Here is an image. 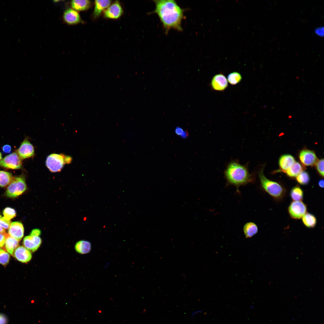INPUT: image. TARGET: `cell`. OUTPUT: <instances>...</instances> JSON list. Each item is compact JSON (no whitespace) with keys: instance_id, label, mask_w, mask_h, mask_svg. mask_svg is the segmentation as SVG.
<instances>
[{"instance_id":"1","label":"cell","mask_w":324,"mask_h":324,"mask_svg":"<svg viewBox=\"0 0 324 324\" xmlns=\"http://www.w3.org/2000/svg\"><path fill=\"white\" fill-rule=\"evenodd\" d=\"M154 1L155 7L153 12L158 16L166 33L171 29L182 31L181 23L184 10L174 0Z\"/></svg>"},{"instance_id":"2","label":"cell","mask_w":324,"mask_h":324,"mask_svg":"<svg viewBox=\"0 0 324 324\" xmlns=\"http://www.w3.org/2000/svg\"><path fill=\"white\" fill-rule=\"evenodd\" d=\"M228 184L238 188L241 186L254 182V175L250 173L247 164L242 165L238 161L234 160L228 164L224 172Z\"/></svg>"},{"instance_id":"3","label":"cell","mask_w":324,"mask_h":324,"mask_svg":"<svg viewBox=\"0 0 324 324\" xmlns=\"http://www.w3.org/2000/svg\"><path fill=\"white\" fill-rule=\"evenodd\" d=\"M264 167L259 171V176L261 186L272 197L280 199L284 195L285 190L278 183L269 180L264 175Z\"/></svg>"},{"instance_id":"4","label":"cell","mask_w":324,"mask_h":324,"mask_svg":"<svg viewBox=\"0 0 324 324\" xmlns=\"http://www.w3.org/2000/svg\"><path fill=\"white\" fill-rule=\"evenodd\" d=\"M71 158L63 154H53L49 155L46 161V165L52 172H60L66 164H69Z\"/></svg>"},{"instance_id":"5","label":"cell","mask_w":324,"mask_h":324,"mask_svg":"<svg viewBox=\"0 0 324 324\" xmlns=\"http://www.w3.org/2000/svg\"><path fill=\"white\" fill-rule=\"evenodd\" d=\"M26 188L25 180L23 176L14 177L7 187L6 194L9 197H15L22 194Z\"/></svg>"},{"instance_id":"6","label":"cell","mask_w":324,"mask_h":324,"mask_svg":"<svg viewBox=\"0 0 324 324\" xmlns=\"http://www.w3.org/2000/svg\"><path fill=\"white\" fill-rule=\"evenodd\" d=\"M22 164L21 159L15 152L7 155L0 161V166L9 169H20Z\"/></svg>"},{"instance_id":"7","label":"cell","mask_w":324,"mask_h":324,"mask_svg":"<svg viewBox=\"0 0 324 324\" xmlns=\"http://www.w3.org/2000/svg\"><path fill=\"white\" fill-rule=\"evenodd\" d=\"M306 205L302 201H294L291 202L288 210L291 217L295 219H301L306 213Z\"/></svg>"},{"instance_id":"8","label":"cell","mask_w":324,"mask_h":324,"mask_svg":"<svg viewBox=\"0 0 324 324\" xmlns=\"http://www.w3.org/2000/svg\"><path fill=\"white\" fill-rule=\"evenodd\" d=\"M34 149L32 145L27 139L22 142L17 150V153L21 159H25L34 155Z\"/></svg>"},{"instance_id":"9","label":"cell","mask_w":324,"mask_h":324,"mask_svg":"<svg viewBox=\"0 0 324 324\" xmlns=\"http://www.w3.org/2000/svg\"><path fill=\"white\" fill-rule=\"evenodd\" d=\"M299 158L302 164L305 166H313L317 160L315 152L308 149L301 151L299 153Z\"/></svg>"},{"instance_id":"10","label":"cell","mask_w":324,"mask_h":324,"mask_svg":"<svg viewBox=\"0 0 324 324\" xmlns=\"http://www.w3.org/2000/svg\"><path fill=\"white\" fill-rule=\"evenodd\" d=\"M41 243V239L39 236L32 235L26 236L23 242L24 247L32 252L38 250Z\"/></svg>"},{"instance_id":"11","label":"cell","mask_w":324,"mask_h":324,"mask_svg":"<svg viewBox=\"0 0 324 324\" xmlns=\"http://www.w3.org/2000/svg\"><path fill=\"white\" fill-rule=\"evenodd\" d=\"M212 88L216 91H222L228 86L227 79L223 74H220L214 75L212 78L211 82Z\"/></svg>"},{"instance_id":"12","label":"cell","mask_w":324,"mask_h":324,"mask_svg":"<svg viewBox=\"0 0 324 324\" xmlns=\"http://www.w3.org/2000/svg\"><path fill=\"white\" fill-rule=\"evenodd\" d=\"M24 230L22 224L16 221L11 223L8 231V235L19 241L23 237Z\"/></svg>"},{"instance_id":"13","label":"cell","mask_w":324,"mask_h":324,"mask_svg":"<svg viewBox=\"0 0 324 324\" xmlns=\"http://www.w3.org/2000/svg\"><path fill=\"white\" fill-rule=\"evenodd\" d=\"M122 13V7L119 2L117 1L108 7L104 12V16L106 18L116 19L120 17Z\"/></svg>"},{"instance_id":"14","label":"cell","mask_w":324,"mask_h":324,"mask_svg":"<svg viewBox=\"0 0 324 324\" xmlns=\"http://www.w3.org/2000/svg\"><path fill=\"white\" fill-rule=\"evenodd\" d=\"M63 18L65 22L69 25L76 24L80 23L81 21L79 13L71 8H69L64 11Z\"/></svg>"},{"instance_id":"15","label":"cell","mask_w":324,"mask_h":324,"mask_svg":"<svg viewBox=\"0 0 324 324\" xmlns=\"http://www.w3.org/2000/svg\"><path fill=\"white\" fill-rule=\"evenodd\" d=\"M14 255L18 261L23 263L29 262L32 258L30 251L22 246L18 247L16 249Z\"/></svg>"},{"instance_id":"16","label":"cell","mask_w":324,"mask_h":324,"mask_svg":"<svg viewBox=\"0 0 324 324\" xmlns=\"http://www.w3.org/2000/svg\"><path fill=\"white\" fill-rule=\"evenodd\" d=\"M295 161L294 158L292 155L289 154H285L280 158L279 164L282 171L285 172Z\"/></svg>"},{"instance_id":"17","label":"cell","mask_w":324,"mask_h":324,"mask_svg":"<svg viewBox=\"0 0 324 324\" xmlns=\"http://www.w3.org/2000/svg\"><path fill=\"white\" fill-rule=\"evenodd\" d=\"M19 241L8 234L4 245L5 249L8 253L13 256L14 251L18 247Z\"/></svg>"},{"instance_id":"18","label":"cell","mask_w":324,"mask_h":324,"mask_svg":"<svg viewBox=\"0 0 324 324\" xmlns=\"http://www.w3.org/2000/svg\"><path fill=\"white\" fill-rule=\"evenodd\" d=\"M111 2V1L109 0H95L93 13L94 17L96 18L98 17L103 10L110 6Z\"/></svg>"},{"instance_id":"19","label":"cell","mask_w":324,"mask_h":324,"mask_svg":"<svg viewBox=\"0 0 324 324\" xmlns=\"http://www.w3.org/2000/svg\"><path fill=\"white\" fill-rule=\"evenodd\" d=\"M75 248L77 252L80 254H86L91 251V245L90 243L88 241L81 240L76 243Z\"/></svg>"},{"instance_id":"20","label":"cell","mask_w":324,"mask_h":324,"mask_svg":"<svg viewBox=\"0 0 324 324\" xmlns=\"http://www.w3.org/2000/svg\"><path fill=\"white\" fill-rule=\"evenodd\" d=\"M258 231L257 225L253 222L246 223L243 227L244 234L246 238L252 237L257 233Z\"/></svg>"},{"instance_id":"21","label":"cell","mask_w":324,"mask_h":324,"mask_svg":"<svg viewBox=\"0 0 324 324\" xmlns=\"http://www.w3.org/2000/svg\"><path fill=\"white\" fill-rule=\"evenodd\" d=\"M70 3L74 9L81 11L88 9L90 6L91 2L87 0H74L71 1Z\"/></svg>"},{"instance_id":"22","label":"cell","mask_w":324,"mask_h":324,"mask_svg":"<svg viewBox=\"0 0 324 324\" xmlns=\"http://www.w3.org/2000/svg\"><path fill=\"white\" fill-rule=\"evenodd\" d=\"M303 168L298 162L295 161L291 166L285 172L289 177H296L301 172L303 171Z\"/></svg>"},{"instance_id":"23","label":"cell","mask_w":324,"mask_h":324,"mask_svg":"<svg viewBox=\"0 0 324 324\" xmlns=\"http://www.w3.org/2000/svg\"><path fill=\"white\" fill-rule=\"evenodd\" d=\"M14 178L11 173L4 171H0V187H3L8 185Z\"/></svg>"},{"instance_id":"24","label":"cell","mask_w":324,"mask_h":324,"mask_svg":"<svg viewBox=\"0 0 324 324\" xmlns=\"http://www.w3.org/2000/svg\"><path fill=\"white\" fill-rule=\"evenodd\" d=\"M303 224L307 227L312 228L315 227L316 224V219L313 214L306 213L302 218Z\"/></svg>"},{"instance_id":"25","label":"cell","mask_w":324,"mask_h":324,"mask_svg":"<svg viewBox=\"0 0 324 324\" xmlns=\"http://www.w3.org/2000/svg\"><path fill=\"white\" fill-rule=\"evenodd\" d=\"M290 195L294 201H301L303 199L304 193L302 189L299 187L297 186L291 189Z\"/></svg>"},{"instance_id":"26","label":"cell","mask_w":324,"mask_h":324,"mask_svg":"<svg viewBox=\"0 0 324 324\" xmlns=\"http://www.w3.org/2000/svg\"><path fill=\"white\" fill-rule=\"evenodd\" d=\"M242 80V76L238 72H234L230 74L227 76V81L232 85L239 83Z\"/></svg>"},{"instance_id":"27","label":"cell","mask_w":324,"mask_h":324,"mask_svg":"<svg viewBox=\"0 0 324 324\" xmlns=\"http://www.w3.org/2000/svg\"><path fill=\"white\" fill-rule=\"evenodd\" d=\"M296 179L299 184L305 185L309 182L310 177L308 173L304 171H302L296 177Z\"/></svg>"},{"instance_id":"28","label":"cell","mask_w":324,"mask_h":324,"mask_svg":"<svg viewBox=\"0 0 324 324\" xmlns=\"http://www.w3.org/2000/svg\"><path fill=\"white\" fill-rule=\"evenodd\" d=\"M10 256L5 250L0 248V263L5 266L9 262Z\"/></svg>"},{"instance_id":"29","label":"cell","mask_w":324,"mask_h":324,"mask_svg":"<svg viewBox=\"0 0 324 324\" xmlns=\"http://www.w3.org/2000/svg\"><path fill=\"white\" fill-rule=\"evenodd\" d=\"M3 214L5 218L9 220L16 216V212L15 210L10 207L5 208L3 210Z\"/></svg>"},{"instance_id":"30","label":"cell","mask_w":324,"mask_h":324,"mask_svg":"<svg viewBox=\"0 0 324 324\" xmlns=\"http://www.w3.org/2000/svg\"><path fill=\"white\" fill-rule=\"evenodd\" d=\"M316 169L320 175L324 176V159H321L317 160L316 163Z\"/></svg>"},{"instance_id":"31","label":"cell","mask_w":324,"mask_h":324,"mask_svg":"<svg viewBox=\"0 0 324 324\" xmlns=\"http://www.w3.org/2000/svg\"><path fill=\"white\" fill-rule=\"evenodd\" d=\"M11 224L10 220L6 219L4 217L0 218V225L4 229H7L9 228Z\"/></svg>"},{"instance_id":"32","label":"cell","mask_w":324,"mask_h":324,"mask_svg":"<svg viewBox=\"0 0 324 324\" xmlns=\"http://www.w3.org/2000/svg\"><path fill=\"white\" fill-rule=\"evenodd\" d=\"M8 235L6 233H0V248L3 247L4 245Z\"/></svg>"},{"instance_id":"33","label":"cell","mask_w":324,"mask_h":324,"mask_svg":"<svg viewBox=\"0 0 324 324\" xmlns=\"http://www.w3.org/2000/svg\"><path fill=\"white\" fill-rule=\"evenodd\" d=\"M314 32L316 34L320 37H322L324 36V28L323 26H320L316 28L314 30Z\"/></svg>"},{"instance_id":"34","label":"cell","mask_w":324,"mask_h":324,"mask_svg":"<svg viewBox=\"0 0 324 324\" xmlns=\"http://www.w3.org/2000/svg\"><path fill=\"white\" fill-rule=\"evenodd\" d=\"M11 146L8 145H4L2 148V150L4 153H9L11 152Z\"/></svg>"},{"instance_id":"35","label":"cell","mask_w":324,"mask_h":324,"mask_svg":"<svg viewBox=\"0 0 324 324\" xmlns=\"http://www.w3.org/2000/svg\"><path fill=\"white\" fill-rule=\"evenodd\" d=\"M7 319L4 314H0V324H7Z\"/></svg>"},{"instance_id":"36","label":"cell","mask_w":324,"mask_h":324,"mask_svg":"<svg viewBox=\"0 0 324 324\" xmlns=\"http://www.w3.org/2000/svg\"><path fill=\"white\" fill-rule=\"evenodd\" d=\"M40 234L41 231L40 230L35 229L32 231L30 235L39 236Z\"/></svg>"},{"instance_id":"37","label":"cell","mask_w":324,"mask_h":324,"mask_svg":"<svg viewBox=\"0 0 324 324\" xmlns=\"http://www.w3.org/2000/svg\"><path fill=\"white\" fill-rule=\"evenodd\" d=\"M184 131L183 129L177 127L176 128L175 130V132L178 135L181 136L183 134Z\"/></svg>"},{"instance_id":"38","label":"cell","mask_w":324,"mask_h":324,"mask_svg":"<svg viewBox=\"0 0 324 324\" xmlns=\"http://www.w3.org/2000/svg\"><path fill=\"white\" fill-rule=\"evenodd\" d=\"M318 184L320 187L321 188H323L324 180L323 179H321L318 182Z\"/></svg>"},{"instance_id":"39","label":"cell","mask_w":324,"mask_h":324,"mask_svg":"<svg viewBox=\"0 0 324 324\" xmlns=\"http://www.w3.org/2000/svg\"><path fill=\"white\" fill-rule=\"evenodd\" d=\"M1 217V216L0 215V218ZM0 233H6L5 230L1 227L0 225Z\"/></svg>"},{"instance_id":"40","label":"cell","mask_w":324,"mask_h":324,"mask_svg":"<svg viewBox=\"0 0 324 324\" xmlns=\"http://www.w3.org/2000/svg\"><path fill=\"white\" fill-rule=\"evenodd\" d=\"M2 159V155L1 153L0 152V161Z\"/></svg>"}]
</instances>
